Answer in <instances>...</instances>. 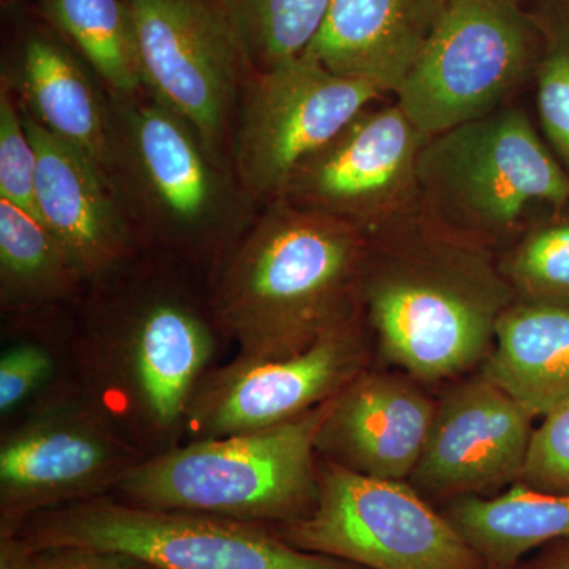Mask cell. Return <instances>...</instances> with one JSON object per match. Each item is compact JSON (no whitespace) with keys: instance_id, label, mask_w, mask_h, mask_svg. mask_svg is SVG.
<instances>
[{"instance_id":"1","label":"cell","mask_w":569,"mask_h":569,"mask_svg":"<svg viewBox=\"0 0 569 569\" xmlns=\"http://www.w3.org/2000/svg\"><path fill=\"white\" fill-rule=\"evenodd\" d=\"M515 291L497 253L419 217L369 238L359 309L378 353L419 383L481 367Z\"/></svg>"},{"instance_id":"2","label":"cell","mask_w":569,"mask_h":569,"mask_svg":"<svg viewBox=\"0 0 569 569\" xmlns=\"http://www.w3.org/2000/svg\"><path fill=\"white\" fill-rule=\"evenodd\" d=\"M367 249L369 238L343 220L274 200L223 257L213 325L242 358L302 353L361 317Z\"/></svg>"},{"instance_id":"3","label":"cell","mask_w":569,"mask_h":569,"mask_svg":"<svg viewBox=\"0 0 569 569\" xmlns=\"http://www.w3.org/2000/svg\"><path fill=\"white\" fill-rule=\"evenodd\" d=\"M110 176L133 227L182 252L224 257L254 220L228 156L146 91L110 96Z\"/></svg>"},{"instance_id":"4","label":"cell","mask_w":569,"mask_h":569,"mask_svg":"<svg viewBox=\"0 0 569 569\" xmlns=\"http://www.w3.org/2000/svg\"><path fill=\"white\" fill-rule=\"evenodd\" d=\"M568 201L567 168L515 103L429 138L419 153V217L493 253Z\"/></svg>"},{"instance_id":"5","label":"cell","mask_w":569,"mask_h":569,"mask_svg":"<svg viewBox=\"0 0 569 569\" xmlns=\"http://www.w3.org/2000/svg\"><path fill=\"white\" fill-rule=\"evenodd\" d=\"M213 328L189 299L159 288L116 299L92 326L81 351L84 396L146 458V447L159 455L183 433L216 353Z\"/></svg>"},{"instance_id":"6","label":"cell","mask_w":569,"mask_h":569,"mask_svg":"<svg viewBox=\"0 0 569 569\" xmlns=\"http://www.w3.org/2000/svg\"><path fill=\"white\" fill-rule=\"evenodd\" d=\"M331 400L253 432L189 441L142 459L114 490L137 507L287 526L320 493L316 441Z\"/></svg>"},{"instance_id":"7","label":"cell","mask_w":569,"mask_h":569,"mask_svg":"<svg viewBox=\"0 0 569 569\" xmlns=\"http://www.w3.org/2000/svg\"><path fill=\"white\" fill-rule=\"evenodd\" d=\"M18 537L31 550H111L157 569H366L296 549L263 523L137 507L108 496L40 512Z\"/></svg>"},{"instance_id":"8","label":"cell","mask_w":569,"mask_h":569,"mask_svg":"<svg viewBox=\"0 0 569 569\" xmlns=\"http://www.w3.org/2000/svg\"><path fill=\"white\" fill-rule=\"evenodd\" d=\"M541 40L518 0H447L396 102L427 140L485 118L535 74Z\"/></svg>"},{"instance_id":"9","label":"cell","mask_w":569,"mask_h":569,"mask_svg":"<svg viewBox=\"0 0 569 569\" xmlns=\"http://www.w3.org/2000/svg\"><path fill=\"white\" fill-rule=\"evenodd\" d=\"M318 459L317 507L298 522L271 527L288 545L366 569H489L410 482Z\"/></svg>"},{"instance_id":"10","label":"cell","mask_w":569,"mask_h":569,"mask_svg":"<svg viewBox=\"0 0 569 569\" xmlns=\"http://www.w3.org/2000/svg\"><path fill=\"white\" fill-rule=\"evenodd\" d=\"M142 459L84 395L41 403L0 440V537L40 512L114 492Z\"/></svg>"},{"instance_id":"11","label":"cell","mask_w":569,"mask_h":569,"mask_svg":"<svg viewBox=\"0 0 569 569\" xmlns=\"http://www.w3.org/2000/svg\"><path fill=\"white\" fill-rule=\"evenodd\" d=\"M383 97L376 82L332 73L305 56L250 74L231 163L254 204L277 200L309 157Z\"/></svg>"},{"instance_id":"12","label":"cell","mask_w":569,"mask_h":569,"mask_svg":"<svg viewBox=\"0 0 569 569\" xmlns=\"http://www.w3.org/2000/svg\"><path fill=\"white\" fill-rule=\"evenodd\" d=\"M426 142L397 102L370 104L295 171L277 200L328 213L372 238L418 216Z\"/></svg>"},{"instance_id":"13","label":"cell","mask_w":569,"mask_h":569,"mask_svg":"<svg viewBox=\"0 0 569 569\" xmlns=\"http://www.w3.org/2000/svg\"><path fill=\"white\" fill-rule=\"evenodd\" d=\"M144 91L227 156L241 100V51L217 0H123Z\"/></svg>"},{"instance_id":"14","label":"cell","mask_w":569,"mask_h":569,"mask_svg":"<svg viewBox=\"0 0 569 569\" xmlns=\"http://www.w3.org/2000/svg\"><path fill=\"white\" fill-rule=\"evenodd\" d=\"M362 317L317 340L302 353L233 361L208 370L187 408L189 441L253 432L291 421L339 392L369 367Z\"/></svg>"},{"instance_id":"15","label":"cell","mask_w":569,"mask_h":569,"mask_svg":"<svg viewBox=\"0 0 569 569\" xmlns=\"http://www.w3.org/2000/svg\"><path fill=\"white\" fill-rule=\"evenodd\" d=\"M533 418L479 370L437 400L421 458L408 482L422 497H485L519 481Z\"/></svg>"},{"instance_id":"16","label":"cell","mask_w":569,"mask_h":569,"mask_svg":"<svg viewBox=\"0 0 569 569\" xmlns=\"http://www.w3.org/2000/svg\"><path fill=\"white\" fill-rule=\"evenodd\" d=\"M21 112L37 152V219L61 242L82 280L107 279L134 244L133 222L114 181L88 153L44 130L22 107Z\"/></svg>"},{"instance_id":"17","label":"cell","mask_w":569,"mask_h":569,"mask_svg":"<svg viewBox=\"0 0 569 569\" xmlns=\"http://www.w3.org/2000/svg\"><path fill=\"white\" fill-rule=\"evenodd\" d=\"M436 407L415 378L367 367L332 399L318 430V458L365 477L408 481Z\"/></svg>"},{"instance_id":"18","label":"cell","mask_w":569,"mask_h":569,"mask_svg":"<svg viewBox=\"0 0 569 569\" xmlns=\"http://www.w3.org/2000/svg\"><path fill=\"white\" fill-rule=\"evenodd\" d=\"M447 0H331L301 56L396 96L436 31Z\"/></svg>"},{"instance_id":"19","label":"cell","mask_w":569,"mask_h":569,"mask_svg":"<svg viewBox=\"0 0 569 569\" xmlns=\"http://www.w3.org/2000/svg\"><path fill=\"white\" fill-rule=\"evenodd\" d=\"M3 80L37 122L88 153L110 173V96L67 48L43 36L26 40L13 74Z\"/></svg>"},{"instance_id":"20","label":"cell","mask_w":569,"mask_h":569,"mask_svg":"<svg viewBox=\"0 0 569 569\" xmlns=\"http://www.w3.org/2000/svg\"><path fill=\"white\" fill-rule=\"evenodd\" d=\"M482 373L530 418L569 402V307L516 299L496 328Z\"/></svg>"},{"instance_id":"21","label":"cell","mask_w":569,"mask_h":569,"mask_svg":"<svg viewBox=\"0 0 569 569\" xmlns=\"http://www.w3.org/2000/svg\"><path fill=\"white\" fill-rule=\"evenodd\" d=\"M443 515L489 569H515L531 550L569 538V493L520 481L500 496L456 498Z\"/></svg>"},{"instance_id":"22","label":"cell","mask_w":569,"mask_h":569,"mask_svg":"<svg viewBox=\"0 0 569 569\" xmlns=\"http://www.w3.org/2000/svg\"><path fill=\"white\" fill-rule=\"evenodd\" d=\"M82 282L61 242L31 212L0 198V298L9 310L69 296Z\"/></svg>"},{"instance_id":"23","label":"cell","mask_w":569,"mask_h":569,"mask_svg":"<svg viewBox=\"0 0 569 569\" xmlns=\"http://www.w3.org/2000/svg\"><path fill=\"white\" fill-rule=\"evenodd\" d=\"M48 20L81 52L112 97L144 92L132 20L123 0H41Z\"/></svg>"},{"instance_id":"24","label":"cell","mask_w":569,"mask_h":569,"mask_svg":"<svg viewBox=\"0 0 569 569\" xmlns=\"http://www.w3.org/2000/svg\"><path fill=\"white\" fill-rule=\"evenodd\" d=\"M246 70L261 73L298 58L317 36L331 0H217Z\"/></svg>"},{"instance_id":"25","label":"cell","mask_w":569,"mask_h":569,"mask_svg":"<svg viewBox=\"0 0 569 569\" xmlns=\"http://www.w3.org/2000/svg\"><path fill=\"white\" fill-rule=\"evenodd\" d=\"M497 260L519 301L569 307V201L527 228Z\"/></svg>"},{"instance_id":"26","label":"cell","mask_w":569,"mask_h":569,"mask_svg":"<svg viewBox=\"0 0 569 569\" xmlns=\"http://www.w3.org/2000/svg\"><path fill=\"white\" fill-rule=\"evenodd\" d=\"M538 22L542 37L535 69L539 127L569 173V0H552Z\"/></svg>"},{"instance_id":"27","label":"cell","mask_w":569,"mask_h":569,"mask_svg":"<svg viewBox=\"0 0 569 569\" xmlns=\"http://www.w3.org/2000/svg\"><path fill=\"white\" fill-rule=\"evenodd\" d=\"M37 152L20 102L2 78L0 89V198L36 216Z\"/></svg>"},{"instance_id":"28","label":"cell","mask_w":569,"mask_h":569,"mask_svg":"<svg viewBox=\"0 0 569 569\" xmlns=\"http://www.w3.org/2000/svg\"><path fill=\"white\" fill-rule=\"evenodd\" d=\"M519 481L548 493H569V402L541 418L533 430Z\"/></svg>"},{"instance_id":"29","label":"cell","mask_w":569,"mask_h":569,"mask_svg":"<svg viewBox=\"0 0 569 569\" xmlns=\"http://www.w3.org/2000/svg\"><path fill=\"white\" fill-rule=\"evenodd\" d=\"M54 358L43 346L14 343L0 356V413L9 417L43 391L54 376Z\"/></svg>"},{"instance_id":"30","label":"cell","mask_w":569,"mask_h":569,"mask_svg":"<svg viewBox=\"0 0 569 569\" xmlns=\"http://www.w3.org/2000/svg\"><path fill=\"white\" fill-rule=\"evenodd\" d=\"M24 569H157L144 561L111 552L77 546L31 550Z\"/></svg>"},{"instance_id":"31","label":"cell","mask_w":569,"mask_h":569,"mask_svg":"<svg viewBox=\"0 0 569 569\" xmlns=\"http://www.w3.org/2000/svg\"><path fill=\"white\" fill-rule=\"evenodd\" d=\"M520 569H569V538L542 546L537 556Z\"/></svg>"},{"instance_id":"32","label":"cell","mask_w":569,"mask_h":569,"mask_svg":"<svg viewBox=\"0 0 569 569\" xmlns=\"http://www.w3.org/2000/svg\"><path fill=\"white\" fill-rule=\"evenodd\" d=\"M31 549L18 535L0 537V569H24Z\"/></svg>"}]
</instances>
